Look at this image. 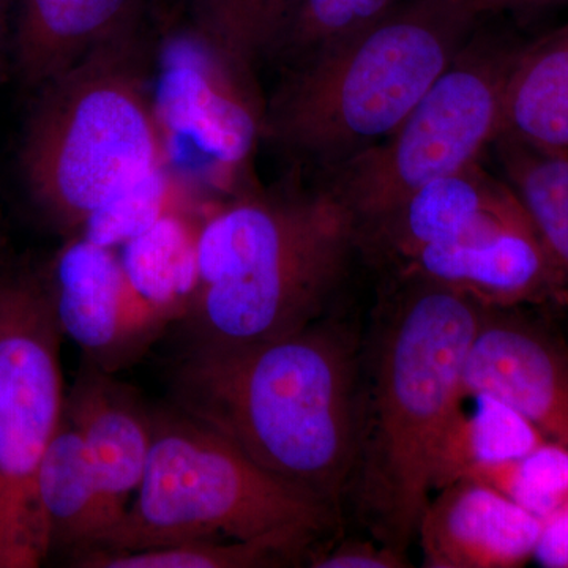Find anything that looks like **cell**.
Returning a JSON list of instances; mask_svg holds the SVG:
<instances>
[{
    "mask_svg": "<svg viewBox=\"0 0 568 568\" xmlns=\"http://www.w3.org/2000/svg\"><path fill=\"white\" fill-rule=\"evenodd\" d=\"M361 369L357 336L323 317L253 345H186L171 369V402L338 511L353 477Z\"/></svg>",
    "mask_w": 568,
    "mask_h": 568,
    "instance_id": "6da1fadb",
    "label": "cell"
},
{
    "mask_svg": "<svg viewBox=\"0 0 568 568\" xmlns=\"http://www.w3.org/2000/svg\"><path fill=\"white\" fill-rule=\"evenodd\" d=\"M362 346L357 448L349 491L381 544L407 552L428 506L444 429L463 396L470 346L487 306L395 274Z\"/></svg>",
    "mask_w": 568,
    "mask_h": 568,
    "instance_id": "7a4b0ae2",
    "label": "cell"
},
{
    "mask_svg": "<svg viewBox=\"0 0 568 568\" xmlns=\"http://www.w3.org/2000/svg\"><path fill=\"white\" fill-rule=\"evenodd\" d=\"M361 227L327 181L241 194L201 223L189 345L244 346L323 320Z\"/></svg>",
    "mask_w": 568,
    "mask_h": 568,
    "instance_id": "3957f363",
    "label": "cell"
},
{
    "mask_svg": "<svg viewBox=\"0 0 568 568\" xmlns=\"http://www.w3.org/2000/svg\"><path fill=\"white\" fill-rule=\"evenodd\" d=\"M466 0H407L365 31L290 70L263 134L291 155L338 166L386 140L466 47Z\"/></svg>",
    "mask_w": 568,
    "mask_h": 568,
    "instance_id": "277c9868",
    "label": "cell"
},
{
    "mask_svg": "<svg viewBox=\"0 0 568 568\" xmlns=\"http://www.w3.org/2000/svg\"><path fill=\"white\" fill-rule=\"evenodd\" d=\"M144 51L142 28L39 89L21 173L32 203L65 233L170 164Z\"/></svg>",
    "mask_w": 568,
    "mask_h": 568,
    "instance_id": "5b68a950",
    "label": "cell"
},
{
    "mask_svg": "<svg viewBox=\"0 0 568 568\" xmlns=\"http://www.w3.org/2000/svg\"><path fill=\"white\" fill-rule=\"evenodd\" d=\"M152 432L136 497L93 549L142 551L286 530L323 534L334 523V508L272 476L174 406L152 410Z\"/></svg>",
    "mask_w": 568,
    "mask_h": 568,
    "instance_id": "8992f818",
    "label": "cell"
},
{
    "mask_svg": "<svg viewBox=\"0 0 568 568\" xmlns=\"http://www.w3.org/2000/svg\"><path fill=\"white\" fill-rule=\"evenodd\" d=\"M62 335L43 272L0 275V568L51 552L39 470L65 414Z\"/></svg>",
    "mask_w": 568,
    "mask_h": 568,
    "instance_id": "52a82bcc",
    "label": "cell"
},
{
    "mask_svg": "<svg viewBox=\"0 0 568 568\" xmlns=\"http://www.w3.org/2000/svg\"><path fill=\"white\" fill-rule=\"evenodd\" d=\"M518 54L484 43L463 48L386 140L327 171L358 227L414 192L480 162L504 129V95Z\"/></svg>",
    "mask_w": 568,
    "mask_h": 568,
    "instance_id": "ba28073f",
    "label": "cell"
},
{
    "mask_svg": "<svg viewBox=\"0 0 568 568\" xmlns=\"http://www.w3.org/2000/svg\"><path fill=\"white\" fill-rule=\"evenodd\" d=\"M159 51L152 99L168 149L183 142L219 173H237L264 129L253 74L231 62L186 18L168 29Z\"/></svg>",
    "mask_w": 568,
    "mask_h": 568,
    "instance_id": "9c48e42d",
    "label": "cell"
},
{
    "mask_svg": "<svg viewBox=\"0 0 568 568\" xmlns=\"http://www.w3.org/2000/svg\"><path fill=\"white\" fill-rule=\"evenodd\" d=\"M463 394L503 403L568 452V342L518 308H487L465 366Z\"/></svg>",
    "mask_w": 568,
    "mask_h": 568,
    "instance_id": "30bf717a",
    "label": "cell"
},
{
    "mask_svg": "<svg viewBox=\"0 0 568 568\" xmlns=\"http://www.w3.org/2000/svg\"><path fill=\"white\" fill-rule=\"evenodd\" d=\"M44 275L62 334L103 372L134 364L164 332L134 297L115 248L71 235Z\"/></svg>",
    "mask_w": 568,
    "mask_h": 568,
    "instance_id": "8fae6325",
    "label": "cell"
},
{
    "mask_svg": "<svg viewBox=\"0 0 568 568\" xmlns=\"http://www.w3.org/2000/svg\"><path fill=\"white\" fill-rule=\"evenodd\" d=\"M474 298L487 308L566 301L568 283L530 220L446 245L425 246L394 265Z\"/></svg>",
    "mask_w": 568,
    "mask_h": 568,
    "instance_id": "7c38bea8",
    "label": "cell"
},
{
    "mask_svg": "<svg viewBox=\"0 0 568 568\" xmlns=\"http://www.w3.org/2000/svg\"><path fill=\"white\" fill-rule=\"evenodd\" d=\"M529 220L510 189L480 162L426 183L394 211L361 227V250L396 265L425 246L446 245Z\"/></svg>",
    "mask_w": 568,
    "mask_h": 568,
    "instance_id": "4fadbf2b",
    "label": "cell"
},
{
    "mask_svg": "<svg viewBox=\"0 0 568 568\" xmlns=\"http://www.w3.org/2000/svg\"><path fill=\"white\" fill-rule=\"evenodd\" d=\"M541 518L480 481H454L429 499L417 538L426 568H517L534 558Z\"/></svg>",
    "mask_w": 568,
    "mask_h": 568,
    "instance_id": "5bb4252c",
    "label": "cell"
},
{
    "mask_svg": "<svg viewBox=\"0 0 568 568\" xmlns=\"http://www.w3.org/2000/svg\"><path fill=\"white\" fill-rule=\"evenodd\" d=\"M13 52L26 85L41 89L92 52L144 28L155 0H14Z\"/></svg>",
    "mask_w": 568,
    "mask_h": 568,
    "instance_id": "9a60e30c",
    "label": "cell"
},
{
    "mask_svg": "<svg viewBox=\"0 0 568 568\" xmlns=\"http://www.w3.org/2000/svg\"><path fill=\"white\" fill-rule=\"evenodd\" d=\"M65 417L91 455L93 469L119 521L136 493L152 446V410L112 373L84 362Z\"/></svg>",
    "mask_w": 568,
    "mask_h": 568,
    "instance_id": "2e32d148",
    "label": "cell"
},
{
    "mask_svg": "<svg viewBox=\"0 0 568 568\" xmlns=\"http://www.w3.org/2000/svg\"><path fill=\"white\" fill-rule=\"evenodd\" d=\"M39 497L51 551L54 548L89 551L99 547L119 523L84 440L65 414L41 459Z\"/></svg>",
    "mask_w": 568,
    "mask_h": 568,
    "instance_id": "e0dca14e",
    "label": "cell"
},
{
    "mask_svg": "<svg viewBox=\"0 0 568 568\" xmlns=\"http://www.w3.org/2000/svg\"><path fill=\"white\" fill-rule=\"evenodd\" d=\"M200 227L190 212L171 213L119 248L130 290L163 328L182 323L196 297Z\"/></svg>",
    "mask_w": 568,
    "mask_h": 568,
    "instance_id": "ac0fdd59",
    "label": "cell"
},
{
    "mask_svg": "<svg viewBox=\"0 0 568 568\" xmlns=\"http://www.w3.org/2000/svg\"><path fill=\"white\" fill-rule=\"evenodd\" d=\"M500 136L568 151V26L515 59Z\"/></svg>",
    "mask_w": 568,
    "mask_h": 568,
    "instance_id": "d6986e66",
    "label": "cell"
},
{
    "mask_svg": "<svg viewBox=\"0 0 568 568\" xmlns=\"http://www.w3.org/2000/svg\"><path fill=\"white\" fill-rule=\"evenodd\" d=\"M470 396L476 407L463 409L462 399L448 420L433 465V491L462 480L477 467L523 457L548 443L503 403L488 396Z\"/></svg>",
    "mask_w": 568,
    "mask_h": 568,
    "instance_id": "ffe728a7",
    "label": "cell"
},
{
    "mask_svg": "<svg viewBox=\"0 0 568 568\" xmlns=\"http://www.w3.org/2000/svg\"><path fill=\"white\" fill-rule=\"evenodd\" d=\"M321 534L286 530L253 540H200L142 551L80 552L84 568H264L291 566L308 551Z\"/></svg>",
    "mask_w": 568,
    "mask_h": 568,
    "instance_id": "44dd1931",
    "label": "cell"
},
{
    "mask_svg": "<svg viewBox=\"0 0 568 568\" xmlns=\"http://www.w3.org/2000/svg\"><path fill=\"white\" fill-rule=\"evenodd\" d=\"M496 142L508 185L568 283V151L534 148L507 136Z\"/></svg>",
    "mask_w": 568,
    "mask_h": 568,
    "instance_id": "7402d4cb",
    "label": "cell"
},
{
    "mask_svg": "<svg viewBox=\"0 0 568 568\" xmlns=\"http://www.w3.org/2000/svg\"><path fill=\"white\" fill-rule=\"evenodd\" d=\"M301 0H181V10L205 39L253 74L272 58Z\"/></svg>",
    "mask_w": 568,
    "mask_h": 568,
    "instance_id": "603a6c76",
    "label": "cell"
},
{
    "mask_svg": "<svg viewBox=\"0 0 568 568\" xmlns=\"http://www.w3.org/2000/svg\"><path fill=\"white\" fill-rule=\"evenodd\" d=\"M396 0H301L271 59L301 65L365 31L394 9Z\"/></svg>",
    "mask_w": 568,
    "mask_h": 568,
    "instance_id": "cb8c5ba5",
    "label": "cell"
},
{
    "mask_svg": "<svg viewBox=\"0 0 568 568\" xmlns=\"http://www.w3.org/2000/svg\"><path fill=\"white\" fill-rule=\"evenodd\" d=\"M186 194L185 185L175 179L168 164L93 213L74 235L97 245L121 248L164 216L189 212Z\"/></svg>",
    "mask_w": 568,
    "mask_h": 568,
    "instance_id": "d4e9b609",
    "label": "cell"
},
{
    "mask_svg": "<svg viewBox=\"0 0 568 568\" xmlns=\"http://www.w3.org/2000/svg\"><path fill=\"white\" fill-rule=\"evenodd\" d=\"M465 478L497 489L544 519L568 500V452L544 443L523 457L477 467Z\"/></svg>",
    "mask_w": 568,
    "mask_h": 568,
    "instance_id": "484cf974",
    "label": "cell"
},
{
    "mask_svg": "<svg viewBox=\"0 0 568 568\" xmlns=\"http://www.w3.org/2000/svg\"><path fill=\"white\" fill-rule=\"evenodd\" d=\"M315 568H405L410 567L406 552L373 540H347L310 559Z\"/></svg>",
    "mask_w": 568,
    "mask_h": 568,
    "instance_id": "4316f807",
    "label": "cell"
},
{
    "mask_svg": "<svg viewBox=\"0 0 568 568\" xmlns=\"http://www.w3.org/2000/svg\"><path fill=\"white\" fill-rule=\"evenodd\" d=\"M467 9L474 17L491 13V11H534L547 9L562 0H466Z\"/></svg>",
    "mask_w": 568,
    "mask_h": 568,
    "instance_id": "83f0119b",
    "label": "cell"
},
{
    "mask_svg": "<svg viewBox=\"0 0 568 568\" xmlns=\"http://www.w3.org/2000/svg\"><path fill=\"white\" fill-rule=\"evenodd\" d=\"M11 3H13V0H0V51H2L3 39H6Z\"/></svg>",
    "mask_w": 568,
    "mask_h": 568,
    "instance_id": "f1b7e54d",
    "label": "cell"
},
{
    "mask_svg": "<svg viewBox=\"0 0 568 568\" xmlns=\"http://www.w3.org/2000/svg\"><path fill=\"white\" fill-rule=\"evenodd\" d=\"M566 338H567V342H568V331H567V335H566Z\"/></svg>",
    "mask_w": 568,
    "mask_h": 568,
    "instance_id": "f546056e",
    "label": "cell"
}]
</instances>
